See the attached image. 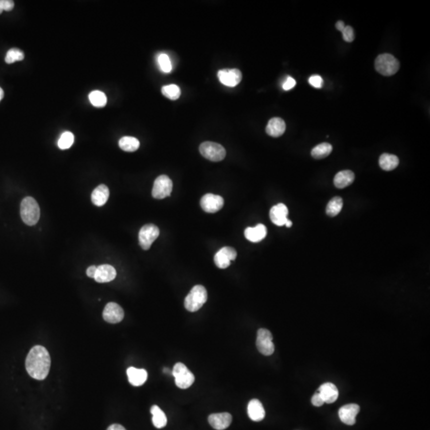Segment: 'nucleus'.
Here are the masks:
<instances>
[{"instance_id": "f257e3e1", "label": "nucleus", "mask_w": 430, "mask_h": 430, "mask_svg": "<svg viewBox=\"0 0 430 430\" xmlns=\"http://www.w3.org/2000/svg\"><path fill=\"white\" fill-rule=\"evenodd\" d=\"M51 360L49 352L44 346H34L26 360V369L34 380H44L50 369Z\"/></svg>"}, {"instance_id": "f03ea898", "label": "nucleus", "mask_w": 430, "mask_h": 430, "mask_svg": "<svg viewBox=\"0 0 430 430\" xmlns=\"http://www.w3.org/2000/svg\"><path fill=\"white\" fill-rule=\"evenodd\" d=\"M20 214L22 221L30 226L37 224L40 218V208L32 197H26L21 202Z\"/></svg>"}, {"instance_id": "7ed1b4c3", "label": "nucleus", "mask_w": 430, "mask_h": 430, "mask_svg": "<svg viewBox=\"0 0 430 430\" xmlns=\"http://www.w3.org/2000/svg\"><path fill=\"white\" fill-rule=\"evenodd\" d=\"M208 300V292L202 286H194L184 300V306L189 312H197Z\"/></svg>"}, {"instance_id": "20e7f679", "label": "nucleus", "mask_w": 430, "mask_h": 430, "mask_svg": "<svg viewBox=\"0 0 430 430\" xmlns=\"http://www.w3.org/2000/svg\"><path fill=\"white\" fill-rule=\"evenodd\" d=\"M374 66L376 70L380 72V74L388 76L394 75L398 71L400 63L393 55L384 54L378 56Z\"/></svg>"}, {"instance_id": "39448f33", "label": "nucleus", "mask_w": 430, "mask_h": 430, "mask_svg": "<svg viewBox=\"0 0 430 430\" xmlns=\"http://www.w3.org/2000/svg\"><path fill=\"white\" fill-rule=\"evenodd\" d=\"M200 152L204 158H208L213 162H219L225 158L226 152L223 146L214 142L206 141L202 144Z\"/></svg>"}, {"instance_id": "423d86ee", "label": "nucleus", "mask_w": 430, "mask_h": 430, "mask_svg": "<svg viewBox=\"0 0 430 430\" xmlns=\"http://www.w3.org/2000/svg\"><path fill=\"white\" fill-rule=\"evenodd\" d=\"M172 374L176 378V386L180 389H188L194 382L193 374L182 362H177L174 366Z\"/></svg>"}, {"instance_id": "0eeeda50", "label": "nucleus", "mask_w": 430, "mask_h": 430, "mask_svg": "<svg viewBox=\"0 0 430 430\" xmlns=\"http://www.w3.org/2000/svg\"><path fill=\"white\" fill-rule=\"evenodd\" d=\"M256 348L260 353L266 356L274 354V346L272 342V334L267 329H259L256 336Z\"/></svg>"}, {"instance_id": "6e6552de", "label": "nucleus", "mask_w": 430, "mask_h": 430, "mask_svg": "<svg viewBox=\"0 0 430 430\" xmlns=\"http://www.w3.org/2000/svg\"><path fill=\"white\" fill-rule=\"evenodd\" d=\"M173 188V184L172 180L168 176L162 174L158 176L156 180H154L153 185L152 194L153 198L157 200H162L165 198L170 196Z\"/></svg>"}, {"instance_id": "1a4fd4ad", "label": "nucleus", "mask_w": 430, "mask_h": 430, "mask_svg": "<svg viewBox=\"0 0 430 430\" xmlns=\"http://www.w3.org/2000/svg\"><path fill=\"white\" fill-rule=\"evenodd\" d=\"M158 235H160V230L156 226L153 224L144 226L139 233V243L141 248L144 250H149L152 243L156 240Z\"/></svg>"}, {"instance_id": "9d476101", "label": "nucleus", "mask_w": 430, "mask_h": 430, "mask_svg": "<svg viewBox=\"0 0 430 430\" xmlns=\"http://www.w3.org/2000/svg\"><path fill=\"white\" fill-rule=\"evenodd\" d=\"M219 80L222 84L228 87H234L240 82L242 74L238 68H224L218 72Z\"/></svg>"}, {"instance_id": "9b49d317", "label": "nucleus", "mask_w": 430, "mask_h": 430, "mask_svg": "<svg viewBox=\"0 0 430 430\" xmlns=\"http://www.w3.org/2000/svg\"><path fill=\"white\" fill-rule=\"evenodd\" d=\"M201 206L206 213L214 214L219 212L224 206L223 198L213 194H206L202 198Z\"/></svg>"}, {"instance_id": "f8f14e48", "label": "nucleus", "mask_w": 430, "mask_h": 430, "mask_svg": "<svg viewBox=\"0 0 430 430\" xmlns=\"http://www.w3.org/2000/svg\"><path fill=\"white\" fill-rule=\"evenodd\" d=\"M236 258V252L232 247L226 246L218 251L214 256V263L219 268H226L230 266V262Z\"/></svg>"}, {"instance_id": "ddd939ff", "label": "nucleus", "mask_w": 430, "mask_h": 430, "mask_svg": "<svg viewBox=\"0 0 430 430\" xmlns=\"http://www.w3.org/2000/svg\"><path fill=\"white\" fill-rule=\"evenodd\" d=\"M124 317V312L119 304L114 302L107 304L103 312V318L110 324H118Z\"/></svg>"}, {"instance_id": "4468645a", "label": "nucleus", "mask_w": 430, "mask_h": 430, "mask_svg": "<svg viewBox=\"0 0 430 430\" xmlns=\"http://www.w3.org/2000/svg\"><path fill=\"white\" fill-rule=\"evenodd\" d=\"M360 410V406L357 404H348L340 408L338 416L344 424L353 426L356 424V418Z\"/></svg>"}, {"instance_id": "2eb2a0df", "label": "nucleus", "mask_w": 430, "mask_h": 430, "mask_svg": "<svg viewBox=\"0 0 430 430\" xmlns=\"http://www.w3.org/2000/svg\"><path fill=\"white\" fill-rule=\"evenodd\" d=\"M288 210L284 204H279L271 208L270 217L274 224L278 226L286 225L288 220Z\"/></svg>"}, {"instance_id": "dca6fc26", "label": "nucleus", "mask_w": 430, "mask_h": 430, "mask_svg": "<svg viewBox=\"0 0 430 430\" xmlns=\"http://www.w3.org/2000/svg\"><path fill=\"white\" fill-rule=\"evenodd\" d=\"M208 422L214 430H224L230 426L232 422V416L229 412L213 414L210 415Z\"/></svg>"}, {"instance_id": "f3484780", "label": "nucleus", "mask_w": 430, "mask_h": 430, "mask_svg": "<svg viewBox=\"0 0 430 430\" xmlns=\"http://www.w3.org/2000/svg\"><path fill=\"white\" fill-rule=\"evenodd\" d=\"M116 276V271L110 264H102L96 268L94 279L98 283H107L112 282Z\"/></svg>"}, {"instance_id": "a211bd4d", "label": "nucleus", "mask_w": 430, "mask_h": 430, "mask_svg": "<svg viewBox=\"0 0 430 430\" xmlns=\"http://www.w3.org/2000/svg\"><path fill=\"white\" fill-rule=\"evenodd\" d=\"M318 393L320 394L324 403L332 404L338 398V390L336 386L332 382H326L320 386Z\"/></svg>"}, {"instance_id": "6ab92c4d", "label": "nucleus", "mask_w": 430, "mask_h": 430, "mask_svg": "<svg viewBox=\"0 0 430 430\" xmlns=\"http://www.w3.org/2000/svg\"><path fill=\"white\" fill-rule=\"evenodd\" d=\"M248 415L250 418L254 422H260L266 416L264 407L258 399H252L248 404Z\"/></svg>"}, {"instance_id": "aec40b11", "label": "nucleus", "mask_w": 430, "mask_h": 430, "mask_svg": "<svg viewBox=\"0 0 430 430\" xmlns=\"http://www.w3.org/2000/svg\"><path fill=\"white\" fill-rule=\"evenodd\" d=\"M267 235V229L263 224H258L255 227H248L244 230V236L251 242H259Z\"/></svg>"}, {"instance_id": "412c9836", "label": "nucleus", "mask_w": 430, "mask_h": 430, "mask_svg": "<svg viewBox=\"0 0 430 430\" xmlns=\"http://www.w3.org/2000/svg\"><path fill=\"white\" fill-rule=\"evenodd\" d=\"M286 130V122L280 118H274L268 122L266 127V132L272 137H279L283 135Z\"/></svg>"}, {"instance_id": "4be33fe9", "label": "nucleus", "mask_w": 430, "mask_h": 430, "mask_svg": "<svg viewBox=\"0 0 430 430\" xmlns=\"http://www.w3.org/2000/svg\"><path fill=\"white\" fill-rule=\"evenodd\" d=\"M128 381L134 386H140L145 384L148 378V373L145 370L129 368L127 370Z\"/></svg>"}, {"instance_id": "5701e85b", "label": "nucleus", "mask_w": 430, "mask_h": 430, "mask_svg": "<svg viewBox=\"0 0 430 430\" xmlns=\"http://www.w3.org/2000/svg\"><path fill=\"white\" fill-rule=\"evenodd\" d=\"M108 197H110V190L104 184L99 185L96 189H94L91 196L92 204L98 206H104L107 202Z\"/></svg>"}, {"instance_id": "b1692460", "label": "nucleus", "mask_w": 430, "mask_h": 430, "mask_svg": "<svg viewBox=\"0 0 430 430\" xmlns=\"http://www.w3.org/2000/svg\"><path fill=\"white\" fill-rule=\"evenodd\" d=\"M354 174L352 170H344L338 172L334 178V186L338 189L350 186L354 182Z\"/></svg>"}, {"instance_id": "393cba45", "label": "nucleus", "mask_w": 430, "mask_h": 430, "mask_svg": "<svg viewBox=\"0 0 430 430\" xmlns=\"http://www.w3.org/2000/svg\"><path fill=\"white\" fill-rule=\"evenodd\" d=\"M399 164V160L394 154L384 153L382 154L380 158V165L382 170H394L396 168Z\"/></svg>"}, {"instance_id": "a878e982", "label": "nucleus", "mask_w": 430, "mask_h": 430, "mask_svg": "<svg viewBox=\"0 0 430 430\" xmlns=\"http://www.w3.org/2000/svg\"><path fill=\"white\" fill-rule=\"evenodd\" d=\"M150 412L152 414V423L156 428H162L166 426L168 423L166 415L158 406H153L150 408Z\"/></svg>"}, {"instance_id": "bb28decb", "label": "nucleus", "mask_w": 430, "mask_h": 430, "mask_svg": "<svg viewBox=\"0 0 430 430\" xmlns=\"http://www.w3.org/2000/svg\"><path fill=\"white\" fill-rule=\"evenodd\" d=\"M119 146L124 152H132L139 148L140 141L135 137L124 136L120 140Z\"/></svg>"}, {"instance_id": "cd10ccee", "label": "nucleus", "mask_w": 430, "mask_h": 430, "mask_svg": "<svg viewBox=\"0 0 430 430\" xmlns=\"http://www.w3.org/2000/svg\"><path fill=\"white\" fill-rule=\"evenodd\" d=\"M332 152V146L328 143H322L316 146L312 150V156L313 158L320 160V158H326Z\"/></svg>"}, {"instance_id": "c85d7f7f", "label": "nucleus", "mask_w": 430, "mask_h": 430, "mask_svg": "<svg viewBox=\"0 0 430 430\" xmlns=\"http://www.w3.org/2000/svg\"><path fill=\"white\" fill-rule=\"evenodd\" d=\"M342 206H344V201H342V198H333L332 200H330L328 204L326 206V214L330 217L336 216L342 210Z\"/></svg>"}, {"instance_id": "c756f323", "label": "nucleus", "mask_w": 430, "mask_h": 430, "mask_svg": "<svg viewBox=\"0 0 430 430\" xmlns=\"http://www.w3.org/2000/svg\"><path fill=\"white\" fill-rule=\"evenodd\" d=\"M88 98L91 104L95 107L102 108L107 104V96L102 91H98V90L92 91L90 92Z\"/></svg>"}, {"instance_id": "7c9ffc66", "label": "nucleus", "mask_w": 430, "mask_h": 430, "mask_svg": "<svg viewBox=\"0 0 430 430\" xmlns=\"http://www.w3.org/2000/svg\"><path fill=\"white\" fill-rule=\"evenodd\" d=\"M162 94L164 96L170 100H177L181 95L180 87L176 84H168L164 86L162 88Z\"/></svg>"}, {"instance_id": "2f4dec72", "label": "nucleus", "mask_w": 430, "mask_h": 430, "mask_svg": "<svg viewBox=\"0 0 430 430\" xmlns=\"http://www.w3.org/2000/svg\"><path fill=\"white\" fill-rule=\"evenodd\" d=\"M74 142V136L70 132H66L62 133V135L59 138L58 145L59 148L62 150H66L68 149L72 146V144Z\"/></svg>"}, {"instance_id": "473e14b6", "label": "nucleus", "mask_w": 430, "mask_h": 430, "mask_svg": "<svg viewBox=\"0 0 430 430\" xmlns=\"http://www.w3.org/2000/svg\"><path fill=\"white\" fill-rule=\"evenodd\" d=\"M157 62L162 72L168 74L172 70V61L168 55L164 53L160 54L157 57Z\"/></svg>"}, {"instance_id": "72a5a7b5", "label": "nucleus", "mask_w": 430, "mask_h": 430, "mask_svg": "<svg viewBox=\"0 0 430 430\" xmlns=\"http://www.w3.org/2000/svg\"><path fill=\"white\" fill-rule=\"evenodd\" d=\"M24 52H22L20 50L17 49V48H12L8 51L6 58H5V62L8 64H12L16 62L22 61V60H24Z\"/></svg>"}, {"instance_id": "f704fd0d", "label": "nucleus", "mask_w": 430, "mask_h": 430, "mask_svg": "<svg viewBox=\"0 0 430 430\" xmlns=\"http://www.w3.org/2000/svg\"><path fill=\"white\" fill-rule=\"evenodd\" d=\"M342 38H344V41L348 42H352L354 41V30L350 26H345V28H344V30L342 32Z\"/></svg>"}, {"instance_id": "c9c22d12", "label": "nucleus", "mask_w": 430, "mask_h": 430, "mask_svg": "<svg viewBox=\"0 0 430 430\" xmlns=\"http://www.w3.org/2000/svg\"><path fill=\"white\" fill-rule=\"evenodd\" d=\"M309 84H311L313 87H315V88H322V84H324V80H322V78L319 75H313L308 80Z\"/></svg>"}, {"instance_id": "e433bc0d", "label": "nucleus", "mask_w": 430, "mask_h": 430, "mask_svg": "<svg viewBox=\"0 0 430 430\" xmlns=\"http://www.w3.org/2000/svg\"><path fill=\"white\" fill-rule=\"evenodd\" d=\"M296 84V82L295 79L292 78H291V76H288L286 82H284L282 87H283V90L288 91V90H292V88H294V87H295Z\"/></svg>"}, {"instance_id": "4c0bfd02", "label": "nucleus", "mask_w": 430, "mask_h": 430, "mask_svg": "<svg viewBox=\"0 0 430 430\" xmlns=\"http://www.w3.org/2000/svg\"><path fill=\"white\" fill-rule=\"evenodd\" d=\"M0 4L2 6V10L10 12L14 6V4L12 0H0Z\"/></svg>"}, {"instance_id": "58836bf2", "label": "nucleus", "mask_w": 430, "mask_h": 430, "mask_svg": "<svg viewBox=\"0 0 430 430\" xmlns=\"http://www.w3.org/2000/svg\"><path fill=\"white\" fill-rule=\"evenodd\" d=\"M312 403L313 406H315L316 407H320L324 404V402L322 400L320 394L317 392V393H316L315 394L313 395V397L312 398Z\"/></svg>"}, {"instance_id": "ea45409f", "label": "nucleus", "mask_w": 430, "mask_h": 430, "mask_svg": "<svg viewBox=\"0 0 430 430\" xmlns=\"http://www.w3.org/2000/svg\"><path fill=\"white\" fill-rule=\"evenodd\" d=\"M96 268L95 266H91L90 267H88V270L86 271V274H87V276L90 278H94L95 276V274H96Z\"/></svg>"}, {"instance_id": "a19ab883", "label": "nucleus", "mask_w": 430, "mask_h": 430, "mask_svg": "<svg viewBox=\"0 0 430 430\" xmlns=\"http://www.w3.org/2000/svg\"><path fill=\"white\" fill-rule=\"evenodd\" d=\"M107 430H126L124 427L122 426L120 424H114L110 426Z\"/></svg>"}, {"instance_id": "79ce46f5", "label": "nucleus", "mask_w": 430, "mask_h": 430, "mask_svg": "<svg viewBox=\"0 0 430 430\" xmlns=\"http://www.w3.org/2000/svg\"><path fill=\"white\" fill-rule=\"evenodd\" d=\"M336 29L338 30H340V32H342L346 26H345V24H344V22L338 21L337 22L336 25Z\"/></svg>"}, {"instance_id": "37998d69", "label": "nucleus", "mask_w": 430, "mask_h": 430, "mask_svg": "<svg viewBox=\"0 0 430 430\" xmlns=\"http://www.w3.org/2000/svg\"><path fill=\"white\" fill-rule=\"evenodd\" d=\"M284 226H286L288 228H290V227L292 226V221H290V219H288L287 222H286V225Z\"/></svg>"}, {"instance_id": "c03bdc74", "label": "nucleus", "mask_w": 430, "mask_h": 430, "mask_svg": "<svg viewBox=\"0 0 430 430\" xmlns=\"http://www.w3.org/2000/svg\"><path fill=\"white\" fill-rule=\"evenodd\" d=\"M4 96V90L2 88H0V100H2Z\"/></svg>"}, {"instance_id": "a18cd8bd", "label": "nucleus", "mask_w": 430, "mask_h": 430, "mask_svg": "<svg viewBox=\"0 0 430 430\" xmlns=\"http://www.w3.org/2000/svg\"><path fill=\"white\" fill-rule=\"evenodd\" d=\"M2 12H4V10H2V6H1V4H0V14H1Z\"/></svg>"}]
</instances>
